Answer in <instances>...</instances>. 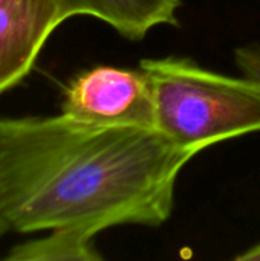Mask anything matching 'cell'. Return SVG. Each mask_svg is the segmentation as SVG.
Returning <instances> with one entry per match:
<instances>
[{"label":"cell","instance_id":"obj_4","mask_svg":"<svg viewBox=\"0 0 260 261\" xmlns=\"http://www.w3.org/2000/svg\"><path fill=\"white\" fill-rule=\"evenodd\" d=\"M61 23L55 0H0V93L31 72Z\"/></svg>","mask_w":260,"mask_h":261},{"label":"cell","instance_id":"obj_6","mask_svg":"<svg viewBox=\"0 0 260 261\" xmlns=\"http://www.w3.org/2000/svg\"><path fill=\"white\" fill-rule=\"evenodd\" d=\"M11 261H98L93 237L80 231L55 229L48 237L17 245L5 257Z\"/></svg>","mask_w":260,"mask_h":261},{"label":"cell","instance_id":"obj_8","mask_svg":"<svg viewBox=\"0 0 260 261\" xmlns=\"http://www.w3.org/2000/svg\"><path fill=\"white\" fill-rule=\"evenodd\" d=\"M236 260L239 261H260V243L248 248L242 254L236 255Z\"/></svg>","mask_w":260,"mask_h":261},{"label":"cell","instance_id":"obj_3","mask_svg":"<svg viewBox=\"0 0 260 261\" xmlns=\"http://www.w3.org/2000/svg\"><path fill=\"white\" fill-rule=\"evenodd\" d=\"M63 113L97 124L155 127L152 83L139 69L95 66L64 90Z\"/></svg>","mask_w":260,"mask_h":261},{"label":"cell","instance_id":"obj_1","mask_svg":"<svg viewBox=\"0 0 260 261\" xmlns=\"http://www.w3.org/2000/svg\"><path fill=\"white\" fill-rule=\"evenodd\" d=\"M195 156L156 127L66 113L0 119V214L18 232L156 228L170 219L178 177Z\"/></svg>","mask_w":260,"mask_h":261},{"label":"cell","instance_id":"obj_2","mask_svg":"<svg viewBox=\"0 0 260 261\" xmlns=\"http://www.w3.org/2000/svg\"><path fill=\"white\" fill-rule=\"evenodd\" d=\"M155 102V127L196 154L260 132V83L204 69L187 57L144 58Z\"/></svg>","mask_w":260,"mask_h":261},{"label":"cell","instance_id":"obj_7","mask_svg":"<svg viewBox=\"0 0 260 261\" xmlns=\"http://www.w3.org/2000/svg\"><path fill=\"white\" fill-rule=\"evenodd\" d=\"M234 61L245 76L260 83V41L239 46L234 50Z\"/></svg>","mask_w":260,"mask_h":261},{"label":"cell","instance_id":"obj_5","mask_svg":"<svg viewBox=\"0 0 260 261\" xmlns=\"http://www.w3.org/2000/svg\"><path fill=\"white\" fill-rule=\"evenodd\" d=\"M61 20L75 15L95 17L121 37L141 41L161 24H178L181 0H55Z\"/></svg>","mask_w":260,"mask_h":261},{"label":"cell","instance_id":"obj_9","mask_svg":"<svg viewBox=\"0 0 260 261\" xmlns=\"http://www.w3.org/2000/svg\"><path fill=\"white\" fill-rule=\"evenodd\" d=\"M9 228H8V225L5 223V220H3V217H2V214H0V236L3 234V232H6Z\"/></svg>","mask_w":260,"mask_h":261}]
</instances>
